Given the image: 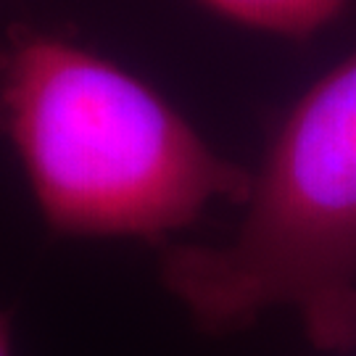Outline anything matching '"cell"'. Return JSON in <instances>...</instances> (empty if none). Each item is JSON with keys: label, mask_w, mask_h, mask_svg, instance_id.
Returning a JSON list of instances; mask_svg holds the SVG:
<instances>
[{"label": "cell", "mask_w": 356, "mask_h": 356, "mask_svg": "<svg viewBox=\"0 0 356 356\" xmlns=\"http://www.w3.org/2000/svg\"><path fill=\"white\" fill-rule=\"evenodd\" d=\"M0 132L42 222L66 238L164 243L251 191V172L145 79L35 26L0 40Z\"/></svg>", "instance_id": "6da1fadb"}, {"label": "cell", "mask_w": 356, "mask_h": 356, "mask_svg": "<svg viewBox=\"0 0 356 356\" xmlns=\"http://www.w3.org/2000/svg\"><path fill=\"white\" fill-rule=\"evenodd\" d=\"M222 243H164L159 275L225 335L293 309L319 348L356 346V51L291 106Z\"/></svg>", "instance_id": "7a4b0ae2"}, {"label": "cell", "mask_w": 356, "mask_h": 356, "mask_svg": "<svg viewBox=\"0 0 356 356\" xmlns=\"http://www.w3.org/2000/svg\"><path fill=\"white\" fill-rule=\"evenodd\" d=\"M229 24L288 40H306L330 26L348 0H195Z\"/></svg>", "instance_id": "3957f363"}, {"label": "cell", "mask_w": 356, "mask_h": 356, "mask_svg": "<svg viewBox=\"0 0 356 356\" xmlns=\"http://www.w3.org/2000/svg\"><path fill=\"white\" fill-rule=\"evenodd\" d=\"M0 356H13V343H11V322L0 312Z\"/></svg>", "instance_id": "277c9868"}]
</instances>
